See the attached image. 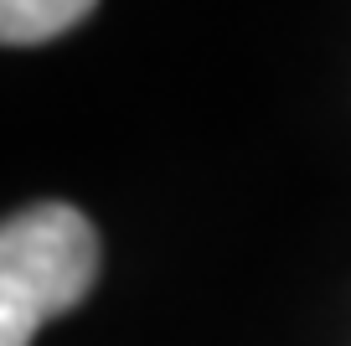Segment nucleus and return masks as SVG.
Wrapping results in <instances>:
<instances>
[{"instance_id": "obj_1", "label": "nucleus", "mask_w": 351, "mask_h": 346, "mask_svg": "<svg viewBox=\"0 0 351 346\" xmlns=\"http://www.w3.org/2000/svg\"><path fill=\"white\" fill-rule=\"evenodd\" d=\"M99 227L67 202H32L0 227V346H32L99 284Z\"/></svg>"}, {"instance_id": "obj_2", "label": "nucleus", "mask_w": 351, "mask_h": 346, "mask_svg": "<svg viewBox=\"0 0 351 346\" xmlns=\"http://www.w3.org/2000/svg\"><path fill=\"white\" fill-rule=\"evenodd\" d=\"M99 0H0V42L5 47H42L67 36L93 16Z\"/></svg>"}]
</instances>
